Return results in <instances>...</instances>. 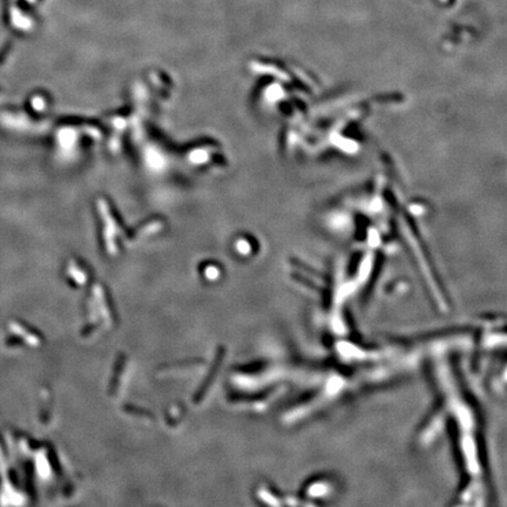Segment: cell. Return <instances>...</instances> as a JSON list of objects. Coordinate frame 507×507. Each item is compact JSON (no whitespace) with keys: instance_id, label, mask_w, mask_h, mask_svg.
Masks as SVG:
<instances>
[{"instance_id":"cell-1","label":"cell","mask_w":507,"mask_h":507,"mask_svg":"<svg viewBox=\"0 0 507 507\" xmlns=\"http://www.w3.org/2000/svg\"><path fill=\"white\" fill-rule=\"evenodd\" d=\"M433 368L438 403L434 414L423 426L420 433L442 425L451 431L462 477L458 504L486 505L491 498L492 488L480 417L449 360L445 357L436 358Z\"/></svg>"}]
</instances>
